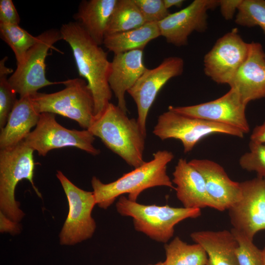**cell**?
Returning a JSON list of instances; mask_svg holds the SVG:
<instances>
[{
  "instance_id": "obj_1",
  "label": "cell",
  "mask_w": 265,
  "mask_h": 265,
  "mask_svg": "<svg viewBox=\"0 0 265 265\" xmlns=\"http://www.w3.org/2000/svg\"><path fill=\"white\" fill-rule=\"evenodd\" d=\"M60 31L71 48L80 76L85 79L92 92L95 118L102 114L112 97L108 82L111 62L107 53L76 21L62 25Z\"/></svg>"
},
{
  "instance_id": "obj_2",
  "label": "cell",
  "mask_w": 265,
  "mask_h": 265,
  "mask_svg": "<svg viewBox=\"0 0 265 265\" xmlns=\"http://www.w3.org/2000/svg\"><path fill=\"white\" fill-rule=\"evenodd\" d=\"M174 157L171 151H158L150 161L108 184H104L93 176L91 185L96 204L100 208L106 209L117 197L124 194H128L129 200L136 202L140 194L147 188L164 186L175 189L166 172L167 165Z\"/></svg>"
},
{
  "instance_id": "obj_3",
  "label": "cell",
  "mask_w": 265,
  "mask_h": 265,
  "mask_svg": "<svg viewBox=\"0 0 265 265\" xmlns=\"http://www.w3.org/2000/svg\"><path fill=\"white\" fill-rule=\"evenodd\" d=\"M87 130L129 165L136 168L146 162L143 153L146 134L137 120L129 118L118 106L110 103Z\"/></svg>"
},
{
  "instance_id": "obj_4",
  "label": "cell",
  "mask_w": 265,
  "mask_h": 265,
  "mask_svg": "<svg viewBox=\"0 0 265 265\" xmlns=\"http://www.w3.org/2000/svg\"><path fill=\"white\" fill-rule=\"evenodd\" d=\"M116 210L122 216L133 218L135 229L151 239L166 243L173 236L174 227L187 218H195L201 214L200 209L172 207L168 205H146L120 196Z\"/></svg>"
},
{
  "instance_id": "obj_5",
  "label": "cell",
  "mask_w": 265,
  "mask_h": 265,
  "mask_svg": "<svg viewBox=\"0 0 265 265\" xmlns=\"http://www.w3.org/2000/svg\"><path fill=\"white\" fill-rule=\"evenodd\" d=\"M34 150L23 141L11 147L0 149V208L8 218L18 222L25 214L15 199L18 183L24 179L31 184L37 195L42 197L33 182L35 163Z\"/></svg>"
},
{
  "instance_id": "obj_6",
  "label": "cell",
  "mask_w": 265,
  "mask_h": 265,
  "mask_svg": "<svg viewBox=\"0 0 265 265\" xmlns=\"http://www.w3.org/2000/svg\"><path fill=\"white\" fill-rule=\"evenodd\" d=\"M63 84L65 87L59 91L30 96L35 107L40 114H57L87 130L94 119V100L86 81L75 78L64 80Z\"/></svg>"
},
{
  "instance_id": "obj_7",
  "label": "cell",
  "mask_w": 265,
  "mask_h": 265,
  "mask_svg": "<svg viewBox=\"0 0 265 265\" xmlns=\"http://www.w3.org/2000/svg\"><path fill=\"white\" fill-rule=\"evenodd\" d=\"M37 42L27 51L23 62L8 78L12 88L20 98L32 96L45 86L63 83L52 82L46 76V58L49 51L56 49L53 45L63 40L60 30L48 29L38 35Z\"/></svg>"
},
{
  "instance_id": "obj_8",
  "label": "cell",
  "mask_w": 265,
  "mask_h": 265,
  "mask_svg": "<svg viewBox=\"0 0 265 265\" xmlns=\"http://www.w3.org/2000/svg\"><path fill=\"white\" fill-rule=\"evenodd\" d=\"M153 133L162 140L174 138L181 141L185 153L192 150L203 138L212 134L239 138L244 133L234 127L182 114L168 109L160 114Z\"/></svg>"
},
{
  "instance_id": "obj_9",
  "label": "cell",
  "mask_w": 265,
  "mask_h": 265,
  "mask_svg": "<svg viewBox=\"0 0 265 265\" xmlns=\"http://www.w3.org/2000/svg\"><path fill=\"white\" fill-rule=\"evenodd\" d=\"M55 114L44 112L40 114L35 129L24 140L39 156H46L52 150L74 147L93 156L100 153L93 145L95 136L87 130L67 129L55 119Z\"/></svg>"
},
{
  "instance_id": "obj_10",
  "label": "cell",
  "mask_w": 265,
  "mask_h": 265,
  "mask_svg": "<svg viewBox=\"0 0 265 265\" xmlns=\"http://www.w3.org/2000/svg\"><path fill=\"white\" fill-rule=\"evenodd\" d=\"M56 177L66 195L69 212L59 235L62 245H72L89 238L96 225L91 216L96 204L94 193L81 189L72 183L61 171Z\"/></svg>"
},
{
  "instance_id": "obj_11",
  "label": "cell",
  "mask_w": 265,
  "mask_h": 265,
  "mask_svg": "<svg viewBox=\"0 0 265 265\" xmlns=\"http://www.w3.org/2000/svg\"><path fill=\"white\" fill-rule=\"evenodd\" d=\"M249 43L238 34L237 28L218 38L204 56L205 75L218 84H229L245 61Z\"/></svg>"
},
{
  "instance_id": "obj_12",
  "label": "cell",
  "mask_w": 265,
  "mask_h": 265,
  "mask_svg": "<svg viewBox=\"0 0 265 265\" xmlns=\"http://www.w3.org/2000/svg\"><path fill=\"white\" fill-rule=\"evenodd\" d=\"M241 197L228 210L233 229L253 240L265 231V178L240 182Z\"/></svg>"
},
{
  "instance_id": "obj_13",
  "label": "cell",
  "mask_w": 265,
  "mask_h": 265,
  "mask_svg": "<svg viewBox=\"0 0 265 265\" xmlns=\"http://www.w3.org/2000/svg\"><path fill=\"white\" fill-rule=\"evenodd\" d=\"M184 61L179 56L164 58L156 67L146 68L135 83L128 91L136 104L138 122L146 134V123L149 110L158 93L171 79L181 76Z\"/></svg>"
},
{
  "instance_id": "obj_14",
  "label": "cell",
  "mask_w": 265,
  "mask_h": 265,
  "mask_svg": "<svg viewBox=\"0 0 265 265\" xmlns=\"http://www.w3.org/2000/svg\"><path fill=\"white\" fill-rule=\"evenodd\" d=\"M246 106L237 91L230 88L224 95L215 100L189 106H171L168 109L189 116L231 126L246 133L250 131L245 114Z\"/></svg>"
},
{
  "instance_id": "obj_15",
  "label": "cell",
  "mask_w": 265,
  "mask_h": 265,
  "mask_svg": "<svg viewBox=\"0 0 265 265\" xmlns=\"http://www.w3.org/2000/svg\"><path fill=\"white\" fill-rule=\"evenodd\" d=\"M219 5L216 0H194L183 9L170 13L158 23L160 36L177 47L188 44L189 36L194 31L202 32L207 28L208 13Z\"/></svg>"
},
{
  "instance_id": "obj_16",
  "label": "cell",
  "mask_w": 265,
  "mask_h": 265,
  "mask_svg": "<svg viewBox=\"0 0 265 265\" xmlns=\"http://www.w3.org/2000/svg\"><path fill=\"white\" fill-rule=\"evenodd\" d=\"M229 85L247 105L265 98V53L260 43H249L247 56Z\"/></svg>"
},
{
  "instance_id": "obj_17",
  "label": "cell",
  "mask_w": 265,
  "mask_h": 265,
  "mask_svg": "<svg viewBox=\"0 0 265 265\" xmlns=\"http://www.w3.org/2000/svg\"><path fill=\"white\" fill-rule=\"evenodd\" d=\"M188 162L203 176L216 210H228L240 199V183L232 180L219 164L208 159H193Z\"/></svg>"
},
{
  "instance_id": "obj_18",
  "label": "cell",
  "mask_w": 265,
  "mask_h": 265,
  "mask_svg": "<svg viewBox=\"0 0 265 265\" xmlns=\"http://www.w3.org/2000/svg\"><path fill=\"white\" fill-rule=\"evenodd\" d=\"M143 50H135L114 54L108 77L110 88L117 100V106L128 112L125 93L135 83L145 71Z\"/></svg>"
},
{
  "instance_id": "obj_19",
  "label": "cell",
  "mask_w": 265,
  "mask_h": 265,
  "mask_svg": "<svg viewBox=\"0 0 265 265\" xmlns=\"http://www.w3.org/2000/svg\"><path fill=\"white\" fill-rule=\"evenodd\" d=\"M173 176L177 197L184 207L200 209L209 207L216 210L203 176L186 159L178 160Z\"/></svg>"
},
{
  "instance_id": "obj_20",
  "label": "cell",
  "mask_w": 265,
  "mask_h": 265,
  "mask_svg": "<svg viewBox=\"0 0 265 265\" xmlns=\"http://www.w3.org/2000/svg\"><path fill=\"white\" fill-rule=\"evenodd\" d=\"M40 113L31 96L20 98L16 102L4 128L0 130V149L14 146L24 141L36 126Z\"/></svg>"
},
{
  "instance_id": "obj_21",
  "label": "cell",
  "mask_w": 265,
  "mask_h": 265,
  "mask_svg": "<svg viewBox=\"0 0 265 265\" xmlns=\"http://www.w3.org/2000/svg\"><path fill=\"white\" fill-rule=\"evenodd\" d=\"M190 237L206 251L207 265H239L236 255L238 242L231 231H196Z\"/></svg>"
},
{
  "instance_id": "obj_22",
  "label": "cell",
  "mask_w": 265,
  "mask_h": 265,
  "mask_svg": "<svg viewBox=\"0 0 265 265\" xmlns=\"http://www.w3.org/2000/svg\"><path fill=\"white\" fill-rule=\"evenodd\" d=\"M117 0L81 1L74 18L99 46L103 44L107 27Z\"/></svg>"
},
{
  "instance_id": "obj_23",
  "label": "cell",
  "mask_w": 265,
  "mask_h": 265,
  "mask_svg": "<svg viewBox=\"0 0 265 265\" xmlns=\"http://www.w3.org/2000/svg\"><path fill=\"white\" fill-rule=\"evenodd\" d=\"M160 36L158 23H146L128 31L105 36L103 44L114 54L143 50L151 40Z\"/></svg>"
},
{
  "instance_id": "obj_24",
  "label": "cell",
  "mask_w": 265,
  "mask_h": 265,
  "mask_svg": "<svg viewBox=\"0 0 265 265\" xmlns=\"http://www.w3.org/2000/svg\"><path fill=\"white\" fill-rule=\"evenodd\" d=\"M164 248V265H207V254L198 243L189 244L176 237Z\"/></svg>"
},
{
  "instance_id": "obj_25",
  "label": "cell",
  "mask_w": 265,
  "mask_h": 265,
  "mask_svg": "<svg viewBox=\"0 0 265 265\" xmlns=\"http://www.w3.org/2000/svg\"><path fill=\"white\" fill-rule=\"evenodd\" d=\"M145 23L133 0H117L106 35L135 29Z\"/></svg>"
},
{
  "instance_id": "obj_26",
  "label": "cell",
  "mask_w": 265,
  "mask_h": 265,
  "mask_svg": "<svg viewBox=\"0 0 265 265\" xmlns=\"http://www.w3.org/2000/svg\"><path fill=\"white\" fill-rule=\"evenodd\" d=\"M0 36L13 51L17 66L23 62L27 51L38 39V36H32L19 25L0 24Z\"/></svg>"
},
{
  "instance_id": "obj_27",
  "label": "cell",
  "mask_w": 265,
  "mask_h": 265,
  "mask_svg": "<svg viewBox=\"0 0 265 265\" xmlns=\"http://www.w3.org/2000/svg\"><path fill=\"white\" fill-rule=\"evenodd\" d=\"M7 56L0 61V129L6 125L10 114L17 101V93L11 86L8 75L13 73L12 68L5 65Z\"/></svg>"
},
{
  "instance_id": "obj_28",
  "label": "cell",
  "mask_w": 265,
  "mask_h": 265,
  "mask_svg": "<svg viewBox=\"0 0 265 265\" xmlns=\"http://www.w3.org/2000/svg\"><path fill=\"white\" fill-rule=\"evenodd\" d=\"M235 23L242 26H258L265 35V0H242Z\"/></svg>"
},
{
  "instance_id": "obj_29",
  "label": "cell",
  "mask_w": 265,
  "mask_h": 265,
  "mask_svg": "<svg viewBox=\"0 0 265 265\" xmlns=\"http://www.w3.org/2000/svg\"><path fill=\"white\" fill-rule=\"evenodd\" d=\"M237 242L236 255L239 265H262V253L249 238L242 233L232 229Z\"/></svg>"
},
{
  "instance_id": "obj_30",
  "label": "cell",
  "mask_w": 265,
  "mask_h": 265,
  "mask_svg": "<svg viewBox=\"0 0 265 265\" xmlns=\"http://www.w3.org/2000/svg\"><path fill=\"white\" fill-rule=\"evenodd\" d=\"M249 151L239 158V164L244 170L256 173L265 178V144L249 142Z\"/></svg>"
},
{
  "instance_id": "obj_31",
  "label": "cell",
  "mask_w": 265,
  "mask_h": 265,
  "mask_svg": "<svg viewBox=\"0 0 265 265\" xmlns=\"http://www.w3.org/2000/svg\"><path fill=\"white\" fill-rule=\"evenodd\" d=\"M146 23L161 21L170 13L163 0H133Z\"/></svg>"
},
{
  "instance_id": "obj_32",
  "label": "cell",
  "mask_w": 265,
  "mask_h": 265,
  "mask_svg": "<svg viewBox=\"0 0 265 265\" xmlns=\"http://www.w3.org/2000/svg\"><path fill=\"white\" fill-rule=\"evenodd\" d=\"M20 18L11 0H0V24L19 25Z\"/></svg>"
},
{
  "instance_id": "obj_33",
  "label": "cell",
  "mask_w": 265,
  "mask_h": 265,
  "mask_svg": "<svg viewBox=\"0 0 265 265\" xmlns=\"http://www.w3.org/2000/svg\"><path fill=\"white\" fill-rule=\"evenodd\" d=\"M242 0H219L218 6L223 17L226 20L233 18Z\"/></svg>"
},
{
  "instance_id": "obj_34",
  "label": "cell",
  "mask_w": 265,
  "mask_h": 265,
  "mask_svg": "<svg viewBox=\"0 0 265 265\" xmlns=\"http://www.w3.org/2000/svg\"><path fill=\"white\" fill-rule=\"evenodd\" d=\"M0 231L1 233L7 232L15 235L20 231V226L18 222L8 218L1 212H0Z\"/></svg>"
},
{
  "instance_id": "obj_35",
  "label": "cell",
  "mask_w": 265,
  "mask_h": 265,
  "mask_svg": "<svg viewBox=\"0 0 265 265\" xmlns=\"http://www.w3.org/2000/svg\"><path fill=\"white\" fill-rule=\"evenodd\" d=\"M250 139V141L265 144V120L262 124L254 128Z\"/></svg>"
},
{
  "instance_id": "obj_36",
  "label": "cell",
  "mask_w": 265,
  "mask_h": 265,
  "mask_svg": "<svg viewBox=\"0 0 265 265\" xmlns=\"http://www.w3.org/2000/svg\"><path fill=\"white\" fill-rule=\"evenodd\" d=\"M165 6L167 9L175 6L180 8L185 2L184 0H163Z\"/></svg>"
},
{
  "instance_id": "obj_37",
  "label": "cell",
  "mask_w": 265,
  "mask_h": 265,
  "mask_svg": "<svg viewBox=\"0 0 265 265\" xmlns=\"http://www.w3.org/2000/svg\"><path fill=\"white\" fill-rule=\"evenodd\" d=\"M262 265H265V246L262 250Z\"/></svg>"
},
{
  "instance_id": "obj_38",
  "label": "cell",
  "mask_w": 265,
  "mask_h": 265,
  "mask_svg": "<svg viewBox=\"0 0 265 265\" xmlns=\"http://www.w3.org/2000/svg\"><path fill=\"white\" fill-rule=\"evenodd\" d=\"M164 265V263H163V262H158V263H157V264H154V265Z\"/></svg>"
}]
</instances>
